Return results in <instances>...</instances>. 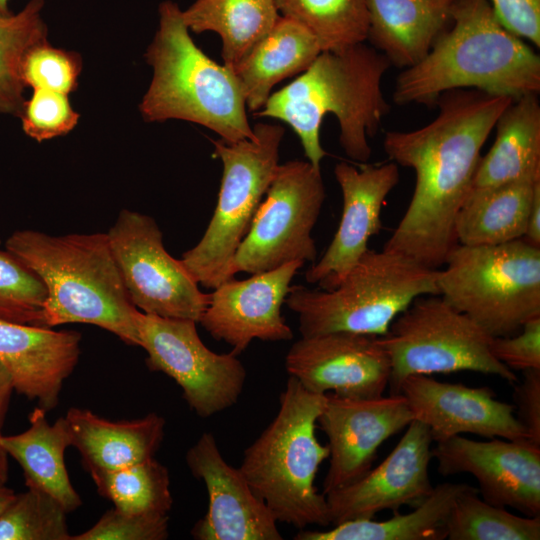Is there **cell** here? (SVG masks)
<instances>
[{"mask_svg":"<svg viewBox=\"0 0 540 540\" xmlns=\"http://www.w3.org/2000/svg\"><path fill=\"white\" fill-rule=\"evenodd\" d=\"M285 368L310 392L354 399L383 396L391 370L378 336L349 331L301 336L290 347Z\"/></svg>","mask_w":540,"mask_h":540,"instance_id":"cell-15","label":"cell"},{"mask_svg":"<svg viewBox=\"0 0 540 540\" xmlns=\"http://www.w3.org/2000/svg\"><path fill=\"white\" fill-rule=\"evenodd\" d=\"M303 265L292 261L244 280L233 277L222 282L209 294L198 323L214 339L230 345L236 355L253 339L291 340L293 332L281 315V307L293 277Z\"/></svg>","mask_w":540,"mask_h":540,"instance_id":"cell-18","label":"cell"},{"mask_svg":"<svg viewBox=\"0 0 540 540\" xmlns=\"http://www.w3.org/2000/svg\"><path fill=\"white\" fill-rule=\"evenodd\" d=\"M432 458L442 476L471 474L484 501L540 516V445L531 440L476 441L456 435L436 442Z\"/></svg>","mask_w":540,"mask_h":540,"instance_id":"cell-14","label":"cell"},{"mask_svg":"<svg viewBox=\"0 0 540 540\" xmlns=\"http://www.w3.org/2000/svg\"><path fill=\"white\" fill-rule=\"evenodd\" d=\"M168 537V515L106 511L87 531L70 540H163Z\"/></svg>","mask_w":540,"mask_h":540,"instance_id":"cell-39","label":"cell"},{"mask_svg":"<svg viewBox=\"0 0 540 540\" xmlns=\"http://www.w3.org/2000/svg\"><path fill=\"white\" fill-rule=\"evenodd\" d=\"M281 16L307 28L322 51H340L367 41L366 0H274Z\"/></svg>","mask_w":540,"mask_h":540,"instance_id":"cell-31","label":"cell"},{"mask_svg":"<svg viewBox=\"0 0 540 540\" xmlns=\"http://www.w3.org/2000/svg\"><path fill=\"white\" fill-rule=\"evenodd\" d=\"M124 286L141 312L199 322L209 294L163 245L156 221L124 209L106 233Z\"/></svg>","mask_w":540,"mask_h":540,"instance_id":"cell-13","label":"cell"},{"mask_svg":"<svg viewBox=\"0 0 540 540\" xmlns=\"http://www.w3.org/2000/svg\"><path fill=\"white\" fill-rule=\"evenodd\" d=\"M438 270L401 253L368 249L334 289L293 285L284 303L298 315L301 336L349 331L381 337L415 299L439 295Z\"/></svg>","mask_w":540,"mask_h":540,"instance_id":"cell-7","label":"cell"},{"mask_svg":"<svg viewBox=\"0 0 540 540\" xmlns=\"http://www.w3.org/2000/svg\"><path fill=\"white\" fill-rule=\"evenodd\" d=\"M196 324L190 319L136 313L139 346L147 353L148 368L172 378L189 408L207 418L237 403L247 372L238 355L206 347Z\"/></svg>","mask_w":540,"mask_h":540,"instance_id":"cell-12","label":"cell"},{"mask_svg":"<svg viewBox=\"0 0 540 540\" xmlns=\"http://www.w3.org/2000/svg\"><path fill=\"white\" fill-rule=\"evenodd\" d=\"M15 493L13 490L3 486L0 487V514L8 506V504L14 499Z\"/></svg>","mask_w":540,"mask_h":540,"instance_id":"cell-46","label":"cell"},{"mask_svg":"<svg viewBox=\"0 0 540 540\" xmlns=\"http://www.w3.org/2000/svg\"><path fill=\"white\" fill-rule=\"evenodd\" d=\"M523 239L535 247H540V186L532 200Z\"/></svg>","mask_w":540,"mask_h":540,"instance_id":"cell-43","label":"cell"},{"mask_svg":"<svg viewBox=\"0 0 540 540\" xmlns=\"http://www.w3.org/2000/svg\"><path fill=\"white\" fill-rule=\"evenodd\" d=\"M317 424L328 438L322 493L349 485L372 467L381 444L406 428L413 414L402 394L354 399L326 393Z\"/></svg>","mask_w":540,"mask_h":540,"instance_id":"cell-16","label":"cell"},{"mask_svg":"<svg viewBox=\"0 0 540 540\" xmlns=\"http://www.w3.org/2000/svg\"><path fill=\"white\" fill-rule=\"evenodd\" d=\"M32 90L19 115L28 137L42 142L66 135L77 126L80 114L73 109L69 95L42 88Z\"/></svg>","mask_w":540,"mask_h":540,"instance_id":"cell-38","label":"cell"},{"mask_svg":"<svg viewBox=\"0 0 540 540\" xmlns=\"http://www.w3.org/2000/svg\"><path fill=\"white\" fill-rule=\"evenodd\" d=\"M325 198L321 168L302 160L279 164L235 253L232 276L265 272L292 261L314 263L312 230Z\"/></svg>","mask_w":540,"mask_h":540,"instance_id":"cell-11","label":"cell"},{"mask_svg":"<svg viewBox=\"0 0 540 540\" xmlns=\"http://www.w3.org/2000/svg\"><path fill=\"white\" fill-rule=\"evenodd\" d=\"M14 389L15 388L11 374L0 362V434L1 428L5 420L9 401Z\"/></svg>","mask_w":540,"mask_h":540,"instance_id":"cell-44","label":"cell"},{"mask_svg":"<svg viewBox=\"0 0 540 540\" xmlns=\"http://www.w3.org/2000/svg\"><path fill=\"white\" fill-rule=\"evenodd\" d=\"M182 17L189 31H213L231 70L273 28L280 15L274 0H196Z\"/></svg>","mask_w":540,"mask_h":540,"instance_id":"cell-30","label":"cell"},{"mask_svg":"<svg viewBox=\"0 0 540 540\" xmlns=\"http://www.w3.org/2000/svg\"><path fill=\"white\" fill-rule=\"evenodd\" d=\"M456 89L513 99L540 91L538 53L499 21L489 0L456 1L448 29L398 75L393 101L433 106Z\"/></svg>","mask_w":540,"mask_h":540,"instance_id":"cell-3","label":"cell"},{"mask_svg":"<svg viewBox=\"0 0 540 540\" xmlns=\"http://www.w3.org/2000/svg\"><path fill=\"white\" fill-rule=\"evenodd\" d=\"M194 477L204 482L208 510L191 530L197 540H281L277 520L241 471L223 458L214 435L204 432L186 454Z\"/></svg>","mask_w":540,"mask_h":540,"instance_id":"cell-20","label":"cell"},{"mask_svg":"<svg viewBox=\"0 0 540 540\" xmlns=\"http://www.w3.org/2000/svg\"><path fill=\"white\" fill-rule=\"evenodd\" d=\"M438 270L439 295L491 337L510 336L540 317V247L523 238L457 244Z\"/></svg>","mask_w":540,"mask_h":540,"instance_id":"cell-8","label":"cell"},{"mask_svg":"<svg viewBox=\"0 0 540 540\" xmlns=\"http://www.w3.org/2000/svg\"><path fill=\"white\" fill-rule=\"evenodd\" d=\"M457 0H366L367 40L400 69L419 62L452 23Z\"/></svg>","mask_w":540,"mask_h":540,"instance_id":"cell-23","label":"cell"},{"mask_svg":"<svg viewBox=\"0 0 540 540\" xmlns=\"http://www.w3.org/2000/svg\"><path fill=\"white\" fill-rule=\"evenodd\" d=\"M389 60L364 43L340 51H321L294 81L272 93L255 116L288 124L297 134L308 161L321 168L327 155L320 141L323 118L333 114L339 143L353 161L371 157L374 137L390 105L382 91Z\"/></svg>","mask_w":540,"mask_h":540,"instance_id":"cell-2","label":"cell"},{"mask_svg":"<svg viewBox=\"0 0 540 540\" xmlns=\"http://www.w3.org/2000/svg\"><path fill=\"white\" fill-rule=\"evenodd\" d=\"M82 67V58L77 52L54 47L47 39L27 50L21 61L20 76L26 88L69 95L78 87Z\"/></svg>","mask_w":540,"mask_h":540,"instance_id":"cell-37","label":"cell"},{"mask_svg":"<svg viewBox=\"0 0 540 540\" xmlns=\"http://www.w3.org/2000/svg\"><path fill=\"white\" fill-rule=\"evenodd\" d=\"M65 419L72 446L80 452L88 472L119 469L153 458L164 437L165 420L156 413L113 422L73 407Z\"/></svg>","mask_w":540,"mask_h":540,"instance_id":"cell-24","label":"cell"},{"mask_svg":"<svg viewBox=\"0 0 540 540\" xmlns=\"http://www.w3.org/2000/svg\"><path fill=\"white\" fill-rule=\"evenodd\" d=\"M325 394L306 390L289 376L273 421L244 451L239 470L277 522L297 529L330 525L328 505L314 485L328 445L315 434Z\"/></svg>","mask_w":540,"mask_h":540,"instance_id":"cell-6","label":"cell"},{"mask_svg":"<svg viewBox=\"0 0 540 540\" xmlns=\"http://www.w3.org/2000/svg\"><path fill=\"white\" fill-rule=\"evenodd\" d=\"M537 93L514 99L498 117L496 138L480 158L471 189L540 177V104Z\"/></svg>","mask_w":540,"mask_h":540,"instance_id":"cell-26","label":"cell"},{"mask_svg":"<svg viewBox=\"0 0 540 540\" xmlns=\"http://www.w3.org/2000/svg\"><path fill=\"white\" fill-rule=\"evenodd\" d=\"M465 483H441L412 512H399L384 521H346L327 530L301 529L295 540H442L445 524L456 499L472 490Z\"/></svg>","mask_w":540,"mask_h":540,"instance_id":"cell-29","label":"cell"},{"mask_svg":"<svg viewBox=\"0 0 540 540\" xmlns=\"http://www.w3.org/2000/svg\"><path fill=\"white\" fill-rule=\"evenodd\" d=\"M399 394L405 397L414 420L428 427L435 442L464 433L489 439H529L515 407L498 400L489 387H468L415 374L402 381Z\"/></svg>","mask_w":540,"mask_h":540,"instance_id":"cell-21","label":"cell"},{"mask_svg":"<svg viewBox=\"0 0 540 540\" xmlns=\"http://www.w3.org/2000/svg\"><path fill=\"white\" fill-rule=\"evenodd\" d=\"M7 478H8V454L6 450L0 444V487L5 486Z\"/></svg>","mask_w":540,"mask_h":540,"instance_id":"cell-45","label":"cell"},{"mask_svg":"<svg viewBox=\"0 0 540 540\" xmlns=\"http://www.w3.org/2000/svg\"><path fill=\"white\" fill-rule=\"evenodd\" d=\"M449 540H539L540 516H518L479 497L473 488L453 504L445 524Z\"/></svg>","mask_w":540,"mask_h":540,"instance_id":"cell-34","label":"cell"},{"mask_svg":"<svg viewBox=\"0 0 540 540\" xmlns=\"http://www.w3.org/2000/svg\"><path fill=\"white\" fill-rule=\"evenodd\" d=\"M321 51L307 28L280 15L273 28L232 69L247 110H261L276 84L304 72Z\"/></svg>","mask_w":540,"mask_h":540,"instance_id":"cell-25","label":"cell"},{"mask_svg":"<svg viewBox=\"0 0 540 540\" xmlns=\"http://www.w3.org/2000/svg\"><path fill=\"white\" fill-rule=\"evenodd\" d=\"M30 427L24 432L0 435V444L21 466L28 488L41 490L58 501L67 513L76 510L81 498L72 486L64 462L72 439L65 417L50 424L46 411L35 408L29 416Z\"/></svg>","mask_w":540,"mask_h":540,"instance_id":"cell-27","label":"cell"},{"mask_svg":"<svg viewBox=\"0 0 540 540\" xmlns=\"http://www.w3.org/2000/svg\"><path fill=\"white\" fill-rule=\"evenodd\" d=\"M491 336L440 295L420 296L399 314L378 342L390 360V394L415 374L474 371L515 384V372L490 350Z\"/></svg>","mask_w":540,"mask_h":540,"instance_id":"cell-10","label":"cell"},{"mask_svg":"<svg viewBox=\"0 0 540 540\" xmlns=\"http://www.w3.org/2000/svg\"><path fill=\"white\" fill-rule=\"evenodd\" d=\"M539 178L471 189L455 221L457 243L497 245L523 238Z\"/></svg>","mask_w":540,"mask_h":540,"instance_id":"cell-28","label":"cell"},{"mask_svg":"<svg viewBox=\"0 0 540 540\" xmlns=\"http://www.w3.org/2000/svg\"><path fill=\"white\" fill-rule=\"evenodd\" d=\"M67 512L47 493L16 494L0 514V540H70Z\"/></svg>","mask_w":540,"mask_h":540,"instance_id":"cell-35","label":"cell"},{"mask_svg":"<svg viewBox=\"0 0 540 540\" xmlns=\"http://www.w3.org/2000/svg\"><path fill=\"white\" fill-rule=\"evenodd\" d=\"M9 0H0V16H8L12 14L9 10Z\"/></svg>","mask_w":540,"mask_h":540,"instance_id":"cell-47","label":"cell"},{"mask_svg":"<svg viewBox=\"0 0 540 540\" xmlns=\"http://www.w3.org/2000/svg\"><path fill=\"white\" fill-rule=\"evenodd\" d=\"M513 100L476 89L451 90L438 97V113L428 124L385 133L384 152L414 171L415 186L384 249L432 269L443 267L458 244L455 221L471 190L481 149Z\"/></svg>","mask_w":540,"mask_h":540,"instance_id":"cell-1","label":"cell"},{"mask_svg":"<svg viewBox=\"0 0 540 540\" xmlns=\"http://www.w3.org/2000/svg\"><path fill=\"white\" fill-rule=\"evenodd\" d=\"M81 335L0 319V362L15 390L46 412L59 402L62 385L78 363Z\"/></svg>","mask_w":540,"mask_h":540,"instance_id":"cell-22","label":"cell"},{"mask_svg":"<svg viewBox=\"0 0 540 540\" xmlns=\"http://www.w3.org/2000/svg\"><path fill=\"white\" fill-rule=\"evenodd\" d=\"M490 350L513 371L540 369V317L525 322L516 336L492 337Z\"/></svg>","mask_w":540,"mask_h":540,"instance_id":"cell-40","label":"cell"},{"mask_svg":"<svg viewBox=\"0 0 540 540\" xmlns=\"http://www.w3.org/2000/svg\"><path fill=\"white\" fill-rule=\"evenodd\" d=\"M89 473L99 494L119 511L168 515L172 507L168 470L154 457L119 469Z\"/></svg>","mask_w":540,"mask_h":540,"instance_id":"cell-32","label":"cell"},{"mask_svg":"<svg viewBox=\"0 0 540 540\" xmlns=\"http://www.w3.org/2000/svg\"><path fill=\"white\" fill-rule=\"evenodd\" d=\"M334 176L342 194L341 219L322 257L305 273L319 289H334L369 249L370 238L381 229V211L387 196L400 181L399 166L390 161L355 167L339 162Z\"/></svg>","mask_w":540,"mask_h":540,"instance_id":"cell-19","label":"cell"},{"mask_svg":"<svg viewBox=\"0 0 540 540\" xmlns=\"http://www.w3.org/2000/svg\"><path fill=\"white\" fill-rule=\"evenodd\" d=\"M523 375L514 387L515 415L529 439L540 445V369L523 371Z\"/></svg>","mask_w":540,"mask_h":540,"instance_id":"cell-42","label":"cell"},{"mask_svg":"<svg viewBox=\"0 0 540 540\" xmlns=\"http://www.w3.org/2000/svg\"><path fill=\"white\" fill-rule=\"evenodd\" d=\"M158 11L159 26L144 55L153 75L139 104L142 118L199 124L225 142L253 138L234 72L195 44L177 3L164 1Z\"/></svg>","mask_w":540,"mask_h":540,"instance_id":"cell-5","label":"cell"},{"mask_svg":"<svg viewBox=\"0 0 540 540\" xmlns=\"http://www.w3.org/2000/svg\"><path fill=\"white\" fill-rule=\"evenodd\" d=\"M45 299L42 281L9 252L0 251V319L42 326Z\"/></svg>","mask_w":540,"mask_h":540,"instance_id":"cell-36","label":"cell"},{"mask_svg":"<svg viewBox=\"0 0 540 540\" xmlns=\"http://www.w3.org/2000/svg\"><path fill=\"white\" fill-rule=\"evenodd\" d=\"M5 248L46 288L43 327L92 324L139 346L138 309L124 286L106 233L53 236L18 230Z\"/></svg>","mask_w":540,"mask_h":540,"instance_id":"cell-4","label":"cell"},{"mask_svg":"<svg viewBox=\"0 0 540 540\" xmlns=\"http://www.w3.org/2000/svg\"><path fill=\"white\" fill-rule=\"evenodd\" d=\"M499 21L518 37L540 46V0H489Z\"/></svg>","mask_w":540,"mask_h":540,"instance_id":"cell-41","label":"cell"},{"mask_svg":"<svg viewBox=\"0 0 540 540\" xmlns=\"http://www.w3.org/2000/svg\"><path fill=\"white\" fill-rule=\"evenodd\" d=\"M252 127L250 139L211 140L223 167L217 204L200 241L180 259L194 280L209 289L233 278L235 253L279 165L284 127L270 123Z\"/></svg>","mask_w":540,"mask_h":540,"instance_id":"cell-9","label":"cell"},{"mask_svg":"<svg viewBox=\"0 0 540 540\" xmlns=\"http://www.w3.org/2000/svg\"><path fill=\"white\" fill-rule=\"evenodd\" d=\"M44 0H30L17 13L0 16V114L18 116L25 102L21 61L27 50L47 40Z\"/></svg>","mask_w":540,"mask_h":540,"instance_id":"cell-33","label":"cell"},{"mask_svg":"<svg viewBox=\"0 0 540 540\" xmlns=\"http://www.w3.org/2000/svg\"><path fill=\"white\" fill-rule=\"evenodd\" d=\"M432 442L428 427L413 420L376 468L325 495L330 524L374 519L384 510L397 513L403 506L420 504L433 490L428 470Z\"/></svg>","mask_w":540,"mask_h":540,"instance_id":"cell-17","label":"cell"}]
</instances>
